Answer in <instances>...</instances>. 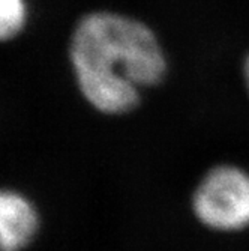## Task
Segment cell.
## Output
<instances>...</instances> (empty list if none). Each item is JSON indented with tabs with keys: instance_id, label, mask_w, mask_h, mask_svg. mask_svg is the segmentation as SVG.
I'll return each instance as SVG.
<instances>
[{
	"instance_id": "3",
	"label": "cell",
	"mask_w": 249,
	"mask_h": 251,
	"mask_svg": "<svg viewBox=\"0 0 249 251\" xmlns=\"http://www.w3.org/2000/svg\"><path fill=\"white\" fill-rule=\"evenodd\" d=\"M38 229L33 204L18 193L0 190V251H21Z\"/></svg>"
},
{
	"instance_id": "4",
	"label": "cell",
	"mask_w": 249,
	"mask_h": 251,
	"mask_svg": "<svg viewBox=\"0 0 249 251\" xmlns=\"http://www.w3.org/2000/svg\"><path fill=\"white\" fill-rule=\"evenodd\" d=\"M26 23L24 0H0V41L14 38Z\"/></svg>"
},
{
	"instance_id": "1",
	"label": "cell",
	"mask_w": 249,
	"mask_h": 251,
	"mask_svg": "<svg viewBox=\"0 0 249 251\" xmlns=\"http://www.w3.org/2000/svg\"><path fill=\"white\" fill-rule=\"evenodd\" d=\"M69 57L84 98L107 115L137 107L138 87L161 83L167 59L153 30L128 15H84L71 38Z\"/></svg>"
},
{
	"instance_id": "5",
	"label": "cell",
	"mask_w": 249,
	"mask_h": 251,
	"mask_svg": "<svg viewBox=\"0 0 249 251\" xmlns=\"http://www.w3.org/2000/svg\"><path fill=\"white\" fill-rule=\"evenodd\" d=\"M243 75H245L246 87H248V90H249V54L246 56L245 63H243Z\"/></svg>"
},
{
	"instance_id": "2",
	"label": "cell",
	"mask_w": 249,
	"mask_h": 251,
	"mask_svg": "<svg viewBox=\"0 0 249 251\" xmlns=\"http://www.w3.org/2000/svg\"><path fill=\"white\" fill-rule=\"evenodd\" d=\"M194 211L212 229H245L249 226V175L231 166L213 169L195 191Z\"/></svg>"
}]
</instances>
